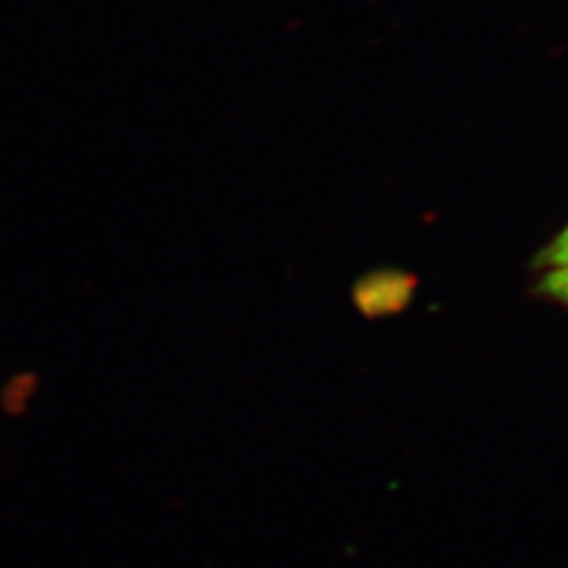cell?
Returning <instances> with one entry per match:
<instances>
[{"mask_svg": "<svg viewBox=\"0 0 568 568\" xmlns=\"http://www.w3.org/2000/svg\"><path fill=\"white\" fill-rule=\"evenodd\" d=\"M542 287L555 298L568 304V265H561V268H547Z\"/></svg>", "mask_w": 568, "mask_h": 568, "instance_id": "6da1fadb", "label": "cell"}, {"mask_svg": "<svg viewBox=\"0 0 568 568\" xmlns=\"http://www.w3.org/2000/svg\"><path fill=\"white\" fill-rule=\"evenodd\" d=\"M545 261H547V268H561V265H568V227L552 244V248H549Z\"/></svg>", "mask_w": 568, "mask_h": 568, "instance_id": "7a4b0ae2", "label": "cell"}]
</instances>
